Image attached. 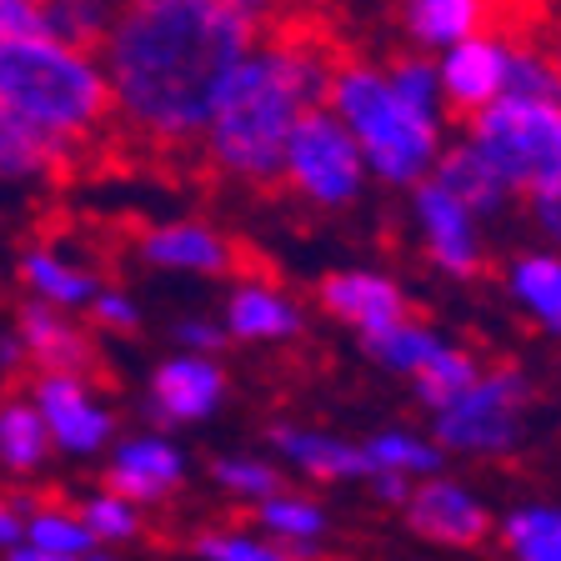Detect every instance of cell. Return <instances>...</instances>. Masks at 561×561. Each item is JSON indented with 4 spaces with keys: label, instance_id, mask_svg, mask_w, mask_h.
<instances>
[{
    "label": "cell",
    "instance_id": "obj_1",
    "mask_svg": "<svg viewBox=\"0 0 561 561\" xmlns=\"http://www.w3.org/2000/svg\"><path fill=\"white\" fill-rule=\"evenodd\" d=\"M261 41L231 0H116L101 41L116 130L146 151H196L210 101Z\"/></svg>",
    "mask_w": 561,
    "mask_h": 561
},
{
    "label": "cell",
    "instance_id": "obj_2",
    "mask_svg": "<svg viewBox=\"0 0 561 561\" xmlns=\"http://www.w3.org/2000/svg\"><path fill=\"white\" fill-rule=\"evenodd\" d=\"M336 50L306 25L261 35L221 81L201 126L196 161L216 181L241 191H276L286 140L306 111L327 101Z\"/></svg>",
    "mask_w": 561,
    "mask_h": 561
},
{
    "label": "cell",
    "instance_id": "obj_3",
    "mask_svg": "<svg viewBox=\"0 0 561 561\" xmlns=\"http://www.w3.org/2000/svg\"><path fill=\"white\" fill-rule=\"evenodd\" d=\"M327 105L362 146L371 186L386 191H411L426 181L451 140V111L426 50H397L386 60L336 56Z\"/></svg>",
    "mask_w": 561,
    "mask_h": 561
},
{
    "label": "cell",
    "instance_id": "obj_4",
    "mask_svg": "<svg viewBox=\"0 0 561 561\" xmlns=\"http://www.w3.org/2000/svg\"><path fill=\"white\" fill-rule=\"evenodd\" d=\"M0 105L76 151H91L105 130H116L101 50L46 31L0 41Z\"/></svg>",
    "mask_w": 561,
    "mask_h": 561
},
{
    "label": "cell",
    "instance_id": "obj_5",
    "mask_svg": "<svg viewBox=\"0 0 561 561\" xmlns=\"http://www.w3.org/2000/svg\"><path fill=\"white\" fill-rule=\"evenodd\" d=\"M461 136L502 171L516 201L561 186V95L506 91L461 121Z\"/></svg>",
    "mask_w": 561,
    "mask_h": 561
},
{
    "label": "cell",
    "instance_id": "obj_6",
    "mask_svg": "<svg viewBox=\"0 0 561 561\" xmlns=\"http://www.w3.org/2000/svg\"><path fill=\"white\" fill-rule=\"evenodd\" d=\"M531 376L516 362H486L456 397L432 411V436L446 456L467 461H506L526 436L531 411Z\"/></svg>",
    "mask_w": 561,
    "mask_h": 561
},
{
    "label": "cell",
    "instance_id": "obj_7",
    "mask_svg": "<svg viewBox=\"0 0 561 561\" xmlns=\"http://www.w3.org/2000/svg\"><path fill=\"white\" fill-rule=\"evenodd\" d=\"M280 191H291L301 206L311 210H351L362 206L366 191H371V171H366V156L356 146L346 126L336 121L327 101L306 111L301 126L286 140V156H280Z\"/></svg>",
    "mask_w": 561,
    "mask_h": 561
},
{
    "label": "cell",
    "instance_id": "obj_8",
    "mask_svg": "<svg viewBox=\"0 0 561 561\" xmlns=\"http://www.w3.org/2000/svg\"><path fill=\"white\" fill-rule=\"evenodd\" d=\"M25 397L46 421L56 456L91 461V456H105V446L121 436L116 407L95 386V371H31Z\"/></svg>",
    "mask_w": 561,
    "mask_h": 561
},
{
    "label": "cell",
    "instance_id": "obj_9",
    "mask_svg": "<svg viewBox=\"0 0 561 561\" xmlns=\"http://www.w3.org/2000/svg\"><path fill=\"white\" fill-rule=\"evenodd\" d=\"M407 210L411 226H416L421 256L436 276L477 280L486 271V221L456 191H446L436 175H426L407 191Z\"/></svg>",
    "mask_w": 561,
    "mask_h": 561
},
{
    "label": "cell",
    "instance_id": "obj_10",
    "mask_svg": "<svg viewBox=\"0 0 561 561\" xmlns=\"http://www.w3.org/2000/svg\"><path fill=\"white\" fill-rule=\"evenodd\" d=\"M401 522L416 541L442 551H477L496 537V512L486 506V496L451 471L411 481L407 502H401Z\"/></svg>",
    "mask_w": 561,
    "mask_h": 561
},
{
    "label": "cell",
    "instance_id": "obj_11",
    "mask_svg": "<svg viewBox=\"0 0 561 561\" xmlns=\"http://www.w3.org/2000/svg\"><path fill=\"white\" fill-rule=\"evenodd\" d=\"M516 35L512 25H486V31L456 41V46L436 50V76H442V95L451 121L477 116L481 105H491L496 95H506V81H512V56H516Z\"/></svg>",
    "mask_w": 561,
    "mask_h": 561
},
{
    "label": "cell",
    "instance_id": "obj_12",
    "mask_svg": "<svg viewBox=\"0 0 561 561\" xmlns=\"http://www.w3.org/2000/svg\"><path fill=\"white\" fill-rule=\"evenodd\" d=\"M231 397V376H226L221 356L206 351H181L175 346L165 362H156L151 381H146V416L156 426H201Z\"/></svg>",
    "mask_w": 561,
    "mask_h": 561
},
{
    "label": "cell",
    "instance_id": "obj_13",
    "mask_svg": "<svg viewBox=\"0 0 561 561\" xmlns=\"http://www.w3.org/2000/svg\"><path fill=\"white\" fill-rule=\"evenodd\" d=\"M186 477H191V456L165 426L161 432L116 436V442L105 446L101 486H111V491H121V496H130V502H140L146 512L171 502L175 491L186 486Z\"/></svg>",
    "mask_w": 561,
    "mask_h": 561
},
{
    "label": "cell",
    "instance_id": "obj_14",
    "mask_svg": "<svg viewBox=\"0 0 561 561\" xmlns=\"http://www.w3.org/2000/svg\"><path fill=\"white\" fill-rule=\"evenodd\" d=\"M316 296H321V311H327L331 321H341L346 331H356V341H371V336H381L386 327H397V321L416 316L407 286H401L391 271H376V266L331 271V276H321Z\"/></svg>",
    "mask_w": 561,
    "mask_h": 561
},
{
    "label": "cell",
    "instance_id": "obj_15",
    "mask_svg": "<svg viewBox=\"0 0 561 561\" xmlns=\"http://www.w3.org/2000/svg\"><path fill=\"white\" fill-rule=\"evenodd\" d=\"M136 256L156 271H175V276H206L221 280L241 271V245L210 221H156L136 236Z\"/></svg>",
    "mask_w": 561,
    "mask_h": 561
},
{
    "label": "cell",
    "instance_id": "obj_16",
    "mask_svg": "<svg viewBox=\"0 0 561 561\" xmlns=\"http://www.w3.org/2000/svg\"><path fill=\"white\" fill-rule=\"evenodd\" d=\"M221 327L241 346H291L306 336V306L266 276H236L221 306Z\"/></svg>",
    "mask_w": 561,
    "mask_h": 561
},
{
    "label": "cell",
    "instance_id": "obj_17",
    "mask_svg": "<svg viewBox=\"0 0 561 561\" xmlns=\"http://www.w3.org/2000/svg\"><path fill=\"white\" fill-rule=\"evenodd\" d=\"M266 446L311 486H351V481L371 477L366 446L351 442L327 426H301V421H276L266 432Z\"/></svg>",
    "mask_w": 561,
    "mask_h": 561
},
{
    "label": "cell",
    "instance_id": "obj_18",
    "mask_svg": "<svg viewBox=\"0 0 561 561\" xmlns=\"http://www.w3.org/2000/svg\"><path fill=\"white\" fill-rule=\"evenodd\" d=\"M15 336L31 371H95V331H85L66 306L25 296L15 306Z\"/></svg>",
    "mask_w": 561,
    "mask_h": 561
},
{
    "label": "cell",
    "instance_id": "obj_19",
    "mask_svg": "<svg viewBox=\"0 0 561 561\" xmlns=\"http://www.w3.org/2000/svg\"><path fill=\"white\" fill-rule=\"evenodd\" d=\"M391 21L407 50H436L502 21V0H391Z\"/></svg>",
    "mask_w": 561,
    "mask_h": 561
},
{
    "label": "cell",
    "instance_id": "obj_20",
    "mask_svg": "<svg viewBox=\"0 0 561 561\" xmlns=\"http://www.w3.org/2000/svg\"><path fill=\"white\" fill-rule=\"evenodd\" d=\"M81 161H85V151L46 136L41 126L11 116L0 105V181H11V186H46V181L66 175L70 165H81Z\"/></svg>",
    "mask_w": 561,
    "mask_h": 561
},
{
    "label": "cell",
    "instance_id": "obj_21",
    "mask_svg": "<svg viewBox=\"0 0 561 561\" xmlns=\"http://www.w3.org/2000/svg\"><path fill=\"white\" fill-rule=\"evenodd\" d=\"M506 301L541 331V336L561 341V251L557 245H537V251H516L502 271Z\"/></svg>",
    "mask_w": 561,
    "mask_h": 561
},
{
    "label": "cell",
    "instance_id": "obj_22",
    "mask_svg": "<svg viewBox=\"0 0 561 561\" xmlns=\"http://www.w3.org/2000/svg\"><path fill=\"white\" fill-rule=\"evenodd\" d=\"M432 175L442 181L446 191H456V196L467 201L481 221H502L512 206H522V201H516V191L502 181V171H496V165H491L486 156H481L467 136H461V130L446 140V151H442V161H436Z\"/></svg>",
    "mask_w": 561,
    "mask_h": 561
},
{
    "label": "cell",
    "instance_id": "obj_23",
    "mask_svg": "<svg viewBox=\"0 0 561 561\" xmlns=\"http://www.w3.org/2000/svg\"><path fill=\"white\" fill-rule=\"evenodd\" d=\"M251 526H261L266 537L286 541L301 561H327L331 537V512L316 502L311 491H271L266 502L251 506Z\"/></svg>",
    "mask_w": 561,
    "mask_h": 561
},
{
    "label": "cell",
    "instance_id": "obj_24",
    "mask_svg": "<svg viewBox=\"0 0 561 561\" xmlns=\"http://www.w3.org/2000/svg\"><path fill=\"white\" fill-rule=\"evenodd\" d=\"M15 276H21V286L31 296H41V301H50V306H66V311H85L91 296L101 291V276H95L91 266H81V261L60 256L50 241L25 245L21 261H15Z\"/></svg>",
    "mask_w": 561,
    "mask_h": 561
},
{
    "label": "cell",
    "instance_id": "obj_25",
    "mask_svg": "<svg viewBox=\"0 0 561 561\" xmlns=\"http://www.w3.org/2000/svg\"><path fill=\"white\" fill-rule=\"evenodd\" d=\"M50 456H56V446H50V432L35 401L25 391H0V477L31 481L46 471Z\"/></svg>",
    "mask_w": 561,
    "mask_h": 561
},
{
    "label": "cell",
    "instance_id": "obj_26",
    "mask_svg": "<svg viewBox=\"0 0 561 561\" xmlns=\"http://www.w3.org/2000/svg\"><path fill=\"white\" fill-rule=\"evenodd\" d=\"M496 541L506 561H561V506L516 502L506 516H496Z\"/></svg>",
    "mask_w": 561,
    "mask_h": 561
},
{
    "label": "cell",
    "instance_id": "obj_27",
    "mask_svg": "<svg viewBox=\"0 0 561 561\" xmlns=\"http://www.w3.org/2000/svg\"><path fill=\"white\" fill-rule=\"evenodd\" d=\"M15 502H21V541L60 551V557H85L95 547L81 522V506H66L60 496H15Z\"/></svg>",
    "mask_w": 561,
    "mask_h": 561
},
{
    "label": "cell",
    "instance_id": "obj_28",
    "mask_svg": "<svg viewBox=\"0 0 561 561\" xmlns=\"http://www.w3.org/2000/svg\"><path fill=\"white\" fill-rule=\"evenodd\" d=\"M366 461L371 471H397L407 481H421V477H436L446 471V451L436 446L432 432H411V426H381L376 436H366Z\"/></svg>",
    "mask_w": 561,
    "mask_h": 561
},
{
    "label": "cell",
    "instance_id": "obj_29",
    "mask_svg": "<svg viewBox=\"0 0 561 561\" xmlns=\"http://www.w3.org/2000/svg\"><path fill=\"white\" fill-rule=\"evenodd\" d=\"M366 356H371L381 371L401 376V381H411V376L421 371V366L432 362L436 351L446 346V336L432 327V321H421V316H407V321H397V327H386L381 336L362 341Z\"/></svg>",
    "mask_w": 561,
    "mask_h": 561
},
{
    "label": "cell",
    "instance_id": "obj_30",
    "mask_svg": "<svg viewBox=\"0 0 561 561\" xmlns=\"http://www.w3.org/2000/svg\"><path fill=\"white\" fill-rule=\"evenodd\" d=\"M196 561H301L286 541L266 537L261 526H201L191 537Z\"/></svg>",
    "mask_w": 561,
    "mask_h": 561
},
{
    "label": "cell",
    "instance_id": "obj_31",
    "mask_svg": "<svg viewBox=\"0 0 561 561\" xmlns=\"http://www.w3.org/2000/svg\"><path fill=\"white\" fill-rule=\"evenodd\" d=\"M210 486L221 491L226 502H241V506H256L266 502L271 491H280V467L271 456H256V451H226L210 461Z\"/></svg>",
    "mask_w": 561,
    "mask_h": 561
},
{
    "label": "cell",
    "instance_id": "obj_32",
    "mask_svg": "<svg viewBox=\"0 0 561 561\" xmlns=\"http://www.w3.org/2000/svg\"><path fill=\"white\" fill-rule=\"evenodd\" d=\"M81 522L95 537V547H136V541H146V506L121 496V491H111V486L85 496Z\"/></svg>",
    "mask_w": 561,
    "mask_h": 561
},
{
    "label": "cell",
    "instance_id": "obj_33",
    "mask_svg": "<svg viewBox=\"0 0 561 561\" xmlns=\"http://www.w3.org/2000/svg\"><path fill=\"white\" fill-rule=\"evenodd\" d=\"M481 366H486V362H481L477 351H471V346H461V341H451V336H446V346L436 351L432 362L421 366V371L411 376L407 386H411V397H416L421 407H426V411H436V407H442L446 397H456V391H461V386H467L471 376L481 371Z\"/></svg>",
    "mask_w": 561,
    "mask_h": 561
},
{
    "label": "cell",
    "instance_id": "obj_34",
    "mask_svg": "<svg viewBox=\"0 0 561 561\" xmlns=\"http://www.w3.org/2000/svg\"><path fill=\"white\" fill-rule=\"evenodd\" d=\"M111 21H116V0H46V35H60L70 46L101 50Z\"/></svg>",
    "mask_w": 561,
    "mask_h": 561
},
{
    "label": "cell",
    "instance_id": "obj_35",
    "mask_svg": "<svg viewBox=\"0 0 561 561\" xmlns=\"http://www.w3.org/2000/svg\"><path fill=\"white\" fill-rule=\"evenodd\" d=\"M85 321H91V331H101V336H130V331H140V306L130 291L101 280V291L85 306Z\"/></svg>",
    "mask_w": 561,
    "mask_h": 561
},
{
    "label": "cell",
    "instance_id": "obj_36",
    "mask_svg": "<svg viewBox=\"0 0 561 561\" xmlns=\"http://www.w3.org/2000/svg\"><path fill=\"white\" fill-rule=\"evenodd\" d=\"M175 346L181 351H206V356H221L231 346L221 321H206V316H186L181 327H175Z\"/></svg>",
    "mask_w": 561,
    "mask_h": 561
},
{
    "label": "cell",
    "instance_id": "obj_37",
    "mask_svg": "<svg viewBox=\"0 0 561 561\" xmlns=\"http://www.w3.org/2000/svg\"><path fill=\"white\" fill-rule=\"evenodd\" d=\"M46 31V0H0V41Z\"/></svg>",
    "mask_w": 561,
    "mask_h": 561
},
{
    "label": "cell",
    "instance_id": "obj_38",
    "mask_svg": "<svg viewBox=\"0 0 561 561\" xmlns=\"http://www.w3.org/2000/svg\"><path fill=\"white\" fill-rule=\"evenodd\" d=\"M522 206H526V216H531V226L541 231V241L561 251V186L557 191H541V196L522 201Z\"/></svg>",
    "mask_w": 561,
    "mask_h": 561
},
{
    "label": "cell",
    "instance_id": "obj_39",
    "mask_svg": "<svg viewBox=\"0 0 561 561\" xmlns=\"http://www.w3.org/2000/svg\"><path fill=\"white\" fill-rule=\"evenodd\" d=\"M366 491H371L381 506H397V512H401V502H407L411 481L397 477V471H371V477H366Z\"/></svg>",
    "mask_w": 561,
    "mask_h": 561
},
{
    "label": "cell",
    "instance_id": "obj_40",
    "mask_svg": "<svg viewBox=\"0 0 561 561\" xmlns=\"http://www.w3.org/2000/svg\"><path fill=\"white\" fill-rule=\"evenodd\" d=\"M21 371H31L25 346H21V336H15V331H5V336H0V376L11 381V376H21Z\"/></svg>",
    "mask_w": 561,
    "mask_h": 561
},
{
    "label": "cell",
    "instance_id": "obj_41",
    "mask_svg": "<svg viewBox=\"0 0 561 561\" xmlns=\"http://www.w3.org/2000/svg\"><path fill=\"white\" fill-rule=\"evenodd\" d=\"M21 541V502L15 496H0V557Z\"/></svg>",
    "mask_w": 561,
    "mask_h": 561
},
{
    "label": "cell",
    "instance_id": "obj_42",
    "mask_svg": "<svg viewBox=\"0 0 561 561\" xmlns=\"http://www.w3.org/2000/svg\"><path fill=\"white\" fill-rule=\"evenodd\" d=\"M5 561H81V557H60V551H46V547H31V541H15L5 551Z\"/></svg>",
    "mask_w": 561,
    "mask_h": 561
},
{
    "label": "cell",
    "instance_id": "obj_43",
    "mask_svg": "<svg viewBox=\"0 0 561 561\" xmlns=\"http://www.w3.org/2000/svg\"><path fill=\"white\" fill-rule=\"evenodd\" d=\"M537 35H541V46H547V50H551V60H557V66H561V11H557V15H551V21H547V25H541V31H537Z\"/></svg>",
    "mask_w": 561,
    "mask_h": 561
},
{
    "label": "cell",
    "instance_id": "obj_44",
    "mask_svg": "<svg viewBox=\"0 0 561 561\" xmlns=\"http://www.w3.org/2000/svg\"><path fill=\"white\" fill-rule=\"evenodd\" d=\"M81 561H136V557H130V547H91Z\"/></svg>",
    "mask_w": 561,
    "mask_h": 561
},
{
    "label": "cell",
    "instance_id": "obj_45",
    "mask_svg": "<svg viewBox=\"0 0 561 561\" xmlns=\"http://www.w3.org/2000/svg\"><path fill=\"white\" fill-rule=\"evenodd\" d=\"M0 561H5V557H0Z\"/></svg>",
    "mask_w": 561,
    "mask_h": 561
}]
</instances>
